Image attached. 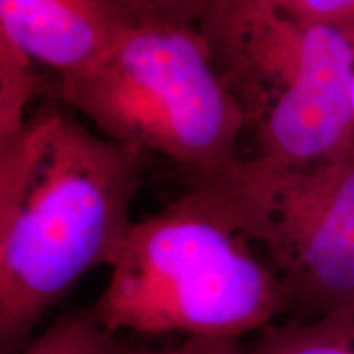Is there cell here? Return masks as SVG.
Wrapping results in <instances>:
<instances>
[{
	"label": "cell",
	"mask_w": 354,
	"mask_h": 354,
	"mask_svg": "<svg viewBox=\"0 0 354 354\" xmlns=\"http://www.w3.org/2000/svg\"><path fill=\"white\" fill-rule=\"evenodd\" d=\"M146 153L88 128L61 100L43 102L0 143V344L25 348L81 279L112 266L143 183Z\"/></svg>",
	"instance_id": "obj_1"
},
{
	"label": "cell",
	"mask_w": 354,
	"mask_h": 354,
	"mask_svg": "<svg viewBox=\"0 0 354 354\" xmlns=\"http://www.w3.org/2000/svg\"><path fill=\"white\" fill-rule=\"evenodd\" d=\"M212 187L133 221L91 307L110 333L236 338L289 312L284 284Z\"/></svg>",
	"instance_id": "obj_2"
},
{
	"label": "cell",
	"mask_w": 354,
	"mask_h": 354,
	"mask_svg": "<svg viewBox=\"0 0 354 354\" xmlns=\"http://www.w3.org/2000/svg\"><path fill=\"white\" fill-rule=\"evenodd\" d=\"M197 28L243 109L248 156L300 167L354 143V46L343 30L271 0H214Z\"/></svg>",
	"instance_id": "obj_3"
},
{
	"label": "cell",
	"mask_w": 354,
	"mask_h": 354,
	"mask_svg": "<svg viewBox=\"0 0 354 354\" xmlns=\"http://www.w3.org/2000/svg\"><path fill=\"white\" fill-rule=\"evenodd\" d=\"M100 135L171 161L198 187L241 158L245 115L197 26H130L104 57L56 82Z\"/></svg>",
	"instance_id": "obj_4"
},
{
	"label": "cell",
	"mask_w": 354,
	"mask_h": 354,
	"mask_svg": "<svg viewBox=\"0 0 354 354\" xmlns=\"http://www.w3.org/2000/svg\"><path fill=\"white\" fill-rule=\"evenodd\" d=\"M201 187L223 197L307 322L354 307V143L308 166L241 156Z\"/></svg>",
	"instance_id": "obj_5"
},
{
	"label": "cell",
	"mask_w": 354,
	"mask_h": 354,
	"mask_svg": "<svg viewBox=\"0 0 354 354\" xmlns=\"http://www.w3.org/2000/svg\"><path fill=\"white\" fill-rule=\"evenodd\" d=\"M127 28L105 0H0V35L57 79L104 57Z\"/></svg>",
	"instance_id": "obj_6"
},
{
	"label": "cell",
	"mask_w": 354,
	"mask_h": 354,
	"mask_svg": "<svg viewBox=\"0 0 354 354\" xmlns=\"http://www.w3.org/2000/svg\"><path fill=\"white\" fill-rule=\"evenodd\" d=\"M245 354H354V307L259 331Z\"/></svg>",
	"instance_id": "obj_7"
},
{
	"label": "cell",
	"mask_w": 354,
	"mask_h": 354,
	"mask_svg": "<svg viewBox=\"0 0 354 354\" xmlns=\"http://www.w3.org/2000/svg\"><path fill=\"white\" fill-rule=\"evenodd\" d=\"M33 66L12 39L0 35V143L12 140L28 120L30 102L39 91Z\"/></svg>",
	"instance_id": "obj_8"
},
{
	"label": "cell",
	"mask_w": 354,
	"mask_h": 354,
	"mask_svg": "<svg viewBox=\"0 0 354 354\" xmlns=\"http://www.w3.org/2000/svg\"><path fill=\"white\" fill-rule=\"evenodd\" d=\"M113 333L97 322L91 308L71 312L48 326L20 354H125Z\"/></svg>",
	"instance_id": "obj_9"
},
{
	"label": "cell",
	"mask_w": 354,
	"mask_h": 354,
	"mask_svg": "<svg viewBox=\"0 0 354 354\" xmlns=\"http://www.w3.org/2000/svg\"><path fill=\"white\" fill-rule=\"evenodd\" d=\"M128 26H198L214 0H105Z\"/></svg>",
	"instance_id": "obj_10"
},
{
	"label": "cell",
	"mask_w": 354,
	"mask_h": 354,
	"mask_svg": "<svg viewBox=\"0 0 354 354\" xmlns=\"http://www.w3.org/2000/svg\"><path fill=\"white\" fill-rule=\"evenodd\" d=\"M279 8L297 19L354 30V0H271Z\"/></svg>",
	"instance_id": "obj_11"
},
{
	"label": "cell",
	"mask_w": 354,
	"mask_h": 354,
	"mask_svg": "<svg viewBox=\"0 0 354 354\" xmlns=\"http://www.w3.org/2000/svg\"><path fill=\"white\" fill-rule=\"evenodd\" d=\"M236 338H210L189 336L184 343L162 351H127L125 354H245Z\"/></svg>",
	"instance_id": "obj_12"
},
{
	"label": "cell",
	"mask_w": 354,
	"mask_h": 354,
	"mask_svg": "<svg viewBox=\"0 0 354 354\" xmlns=\"http://www.w3.org/2000/svg\"><path fill=\"white\" fill-rule=\"evenodd\" d=\"M351 39L353 46H354V30H349V32H344ZM351 109H353V120H354V68H353V79H351Z\"/></svg>",
	"instance_id": "obj_13"
}]
</instances>
